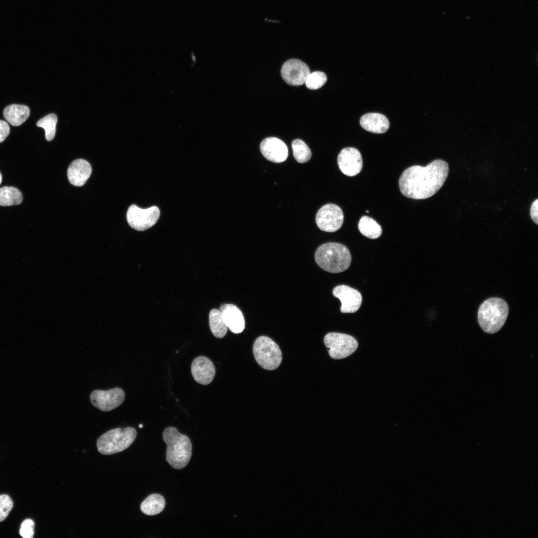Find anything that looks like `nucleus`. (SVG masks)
Listing matches in <instances>:
<instances>
[{
    "instance_id": "f257e3e1",
    "label": "nucleus",
    "mask_w": 538,
    "mask_h": 538,
    "mask_svg": "<svg viewBox=\"0 0 538 538\" xmlns=\"http://www.w3.org/2000/svg\"><path fill=\"white\" fill-rule=\"evenodd\" d=\"M449 172L447 163L432 161L425 166L413 165L406 169L399 181L401 193L414 199H424L434 195L442 186Z\"/></svg>"
},
{
    "instance_id": "f03ea898",
    "label": "nucleus",
    "mask_w": 538,
    "mask_h": 538,
    "mask_svg": "<svg viewBox=\"0 0 538 538\" xmlns=\"http://www.w3.org/2000/svg\"><path fill=\"white\" fill-rule=\"evenodd\" d=\"M163 439L166 444V460L174 468L181 469L189 462L192 454L190 439L180 433L173 426L166 428L163 432Z\"/></svg>"
},
{
    "instance_id": "7ed1b4c3",
    "label": "nucleus",
    "mask_w": 538,
    "mask_h": 538,
    "mask_svg": "<svg viewBox=\"0 0 538 538\" xmlns=\"http://www.w3.org/2000/svg\"><path fill=\"white\" fill-rule=\"evenodd\" d=\"M318 266L325 271L338 273L346 270L350 265L351 256L348 249L337 243L330 242L319 246L315 253Z\"/></svg>"
},
{
    "instance_id": "20e7f679",
    "label": "nucleus",
    "mask_w": 538,
    "mask_h": 538,
    "mask_svg": "<svg viewBox=\"0 0 538 538\" xmlns=\"http://www.w3.org/2000/svg\"><path fill=\"white\" fill-rule=\"evenodd\" d=\"M508 313L509 307L504 299L497 297L489 298L479 308V324L486 333H496L504 325Z\"/></svg>"
},
{
    "instance_id": "39448f33",
    "label": "nucleus",
    "mask_w": 538,
    "mask_h": 538,
    "mask_svg": "<svg viewBox=\"0 0 538 538\" xmlns=\"http://www.w3.org/2000/svg\"><path fill=\"white\" fill-rule=\"evenodd\" d=\"M136 436V431L132 427L110 430L102 434L97 440L98 450L104 455L121 452L133 443Z\"/></svg>"
},
{
    "instance_id": "423d86ee",
    "label": "nucleus",
    "mask_w": 538,
    "mask_h": 538,
    "mask_svg": "<svg viewBox=\"0 0 538 538\" xmlns=\"http://www.w3.org/2000/svg\"><path fill=\"white\" fill-rule=\"evenodd\" d=\"M253 354L258 364L268 370L276 369L282 360L279 346L271 339L265 336H261L255 340Z\"/></svg>"
},
{
    "instance_id": "0eeeda50",
    "label": "nucleus",
    "mask_w": 538,
    "mask_h": 538,
    "mask_svg": "<svg viewBox=\"0 0 538 538\" xmlns=\"http://www.w3.org/2000/svg\"><path fill=\"white\" fill-rule=\"evenodd\" d=\"M324 343L329 349V356L335 359L348 357L356 351L358 345L353 336L337 332L327 334L324 338Z\"/></svg>"
},
{
    "instance_id": "6e6552de",
    "label": "nucleus",
    "mask_w": 538,
    "mask_h": 538,
    "mask_svg": "<svg viewBox=\"0 0 538 538\" xmlns=\"http://www.w3.org/2000/svg\"><path fill=\"white\" fill-rule=\"evenodd\" d=\"M159 215V210L156 206L142 209L133 204L128 210L127 219L132 228L142 231L153 226L157 221Z\"/></svg>"
},
{
    "instance_id": "1a4fd4ad",
    "label": "nucleus",
    "mask_w": 538,
    "mask_h": 538,
    "mask_svg": "<svg viewBox=\"0 0 538 538\" xmlns=\"http://www.w3.org/2000/svg\"><path fill=\"white\" fill-rule=\"evenodd\" d=\"M315 220L317 226L321 230L334 232L341 227L344 221V215L340 207L329 203L323 206L318 210Z\"/></svg>"
},
{
    "instance_id": "9d476101",
    "label": "nucleus",
    "mask_w": 538,
    "mask_h": 538,
    "mask_svg": "<svg viewBox=\"0 0 538 538\" xmlns=\"http://www.w3.org/2000/svg\"><path fill=\"white\" fill-rule=\"evenodd\" d=\"M124 391L119 388L109 390H95L90 395L92 404L103 411L112 410L120 405L125 400Z\"/></svg>"
},
{
    "instance_id": "9b49d317",
    "label": "nucleus",
    "mask_w": 538,
    "mask_h": 538,
    "mask_svg": "<svg viewBox=\"0 0 538 538\" xmlns=\"http://www.w3.org/2000/svg\"><path fill=\"white\" fill-rule=\"evenodd\" d=\"M308 66L302 61L291 59L286 61L281 69V77L287 84L292 86L305 83L310 74Z\"/></svg>"
},
{
    "instance_id": "f8f14e48",
    "label": "nucleus",
    "mask_w": 538,
    "mask_h": 538,
    "mask_svg": "<svg viewBox=\"0 0 538 538\" xmlns=\"http://www.w3.org/2000/svg\"><path fill=\"white\" fill-rule=\"evenodd\" d=\"M337 161L341 172L349 176L359 174L363 166L361 154L354 147L343 148L338 155Z\"/></svg>"
},
{
    "instance_id": "ddd939ff",
    "label": "nucleus",
    "mask_w": 538,
    "mask_h": 538,
    "mask_svg": "<svg viewBox=\"0 0 538 538\" xmlns=\"http://www.w3.org/2000/svg\"><path fill=\"white\" fill-rule=\"evenodd\" d=\"M332 293L341 302V312L354 313L360 308L362 297L359 291L346 285H340L334 288Z\"/></svg>"
},
{
    "instance_id": "4468645a",
    "label": "nucleus",
    "mask_w": 538,
    "mask_h": 538,
    "mask_svg": "<svg viewBox=\"0 0 538 538\" xmlns=\"http://www.w3.org/2000/svg\"><path fill=\"white\" fill-rule=\"evenodd\" d=\"M260 150L266 159L273 162H282L288 157L287 146L276 137H269L264 139L261 143Z\"/></svg>"
},
{
    "instance_id": "2eb2a0df",
    "label": "nucleus",
    "mask_w": 538,
    "mask_h": 538,
    "mask_svg": "<svg viewBox=\"0 0 538 538\" xmlns=\"http://www.w3.org/2000/svg\"><path fill=\"white\" fill-rule=\"evenodd\" d=\"M191 371L194 379L198 383L206 385L213 380L215 368L213 363L205 356H199L193 361Z\"/></svg>"
},
{
    "instance_id": "dca6fc26",
    "label": "nucleus",
    "mask_w": 538,
    "mask_h": 538,
    "mask_svg": "<svg viewBox=\"0 0 538 538\" xmlns=\"http://www.w3.org/2000/svg\"><path fill=\"white\" fill-rule=\"evenodd\" d=\"M223 320L233 333H241L245 329V322L242 311L232 304H223L220 307Z\"/></svg>"
},
{
    "instance_id": "f3484780",
    "label": "nucleus",
    "mask_w": 538,
    "mask_h": 538,
    "mask_svg": "<svg viewBox=\"0 0 538 538\" xmlns=\"http://www.w3.org/2000/svg\"><path fill=\"white\" fill-rule=\"evenodd\" d=\"M92 172L90 164L83 159L74 160L67 170L69 181L76 186H82L86 183Z\"/></svg>"
},
{
    "instance_id": "a211bd4d",
    "label": "nucleus",
    "mask_w": 538,
    "mask_h": 538,
    "mask_svg": "<svg viewBox=\"0 0 538 538\" xmlns=\"http://www.w3.org/2000/svg\"><path fill=\"white\" fill-rule=\"evenodd\" d=\"M360 123L364 129L375 134L385 133L390 126L389 121L387 117L377 113L365 114L361 117Z\"/></svg>"
},
{
    "instance_id": "6ab92c4d",
    "label": "nucleus",
    "mask_w": 538,
    "mask_h": 538,
    "mask_svg": "<svg viewBox=\"0 0 538 538\" xmlns=\"http://www.w3.org/2000/svg\"><path fill=\"white\" fill-rule=\"evenodd\" d=\"M30 114L29 108L23 105L12 104L5 108L3 115L5 120L13 126L23 123Z\"/></svg>"
},
{
    "instance_id": "aec40b11",
    "label": "nucleus",
    "mask_w": 538,
    "mask_h": 538,
    "mask_svg": "<svg viewBox=\"0 0 538 538\" xmlns=\"http://www.w3.org/2000/svg\"><path fill=\"white\" fill-rule=\"evenodd\" d=\"M165 501L161 495L153 494L149 495L141 504L140 510L145 515L158 514L164 509Z\"/></svg>"
},
{
    "instance_id": "412c9836",
    "label": "nucleus",
    "mask_w": 538,
    "mask_h": 538,
    "mask_svg": "<svg viewBox=\"0 0 538 538\" xmlns=\"http://www.w3.org/2000/svg\"><path fill=\"white\" fill-rule=\"evenodd\" d=\"M358 228L363 235L370 239L378 238L382 233L381 226L375 220L366 216L360 219Z\"/></svg>"
},
{
    "instance_id": "4be33fe9",
    "label": "nucleus",
    "mask_w": 538,
    "mask_h": 538,
    "mask_svg": "<svg viewBox=\"0 0 538 538\" xmlns=\"http://www.w3.org/2000/svg\"><path fill=\"white\" fill-rule=\"evenodd\" d=\"M209 322L210 330L214 336L222 338L225 336L228 328L223 320L220 310L213 309L210 311Z\"/></svg>"
},
{
    "instance_id": "5701e85b",
    "label": "nucleus",
    "mask_w": 538,
    "mask_h": 538,
    "mask_svg": "<svg viewBox=\"0 0 538 538\" xmlns=\"http://www.w3.org/2000/svg\"><path fill=\"white\" fill-rule=\"evenodd\" d=\"M22 199L21 193L15 187L5 186L0 188V206L18 205Z\"/></svg>"
},
{
    "instance_id": "b1692460",
    "label": "nucleus",
    "mask_w": 538,
    "mask_h": 538,
    "mask_svg": "<svg viewBox=\"0 0 538 538\" xmlns=\"http://www.w3.org/2000/svg\"><path fill=\"white\" fill-rule=\"evenodd\" d=\"M293 156L299 163L307 162L311 157V152L308 146L302 140L296 139L291 143Z\"/></svg>"
},
{
    "instance_id": "393cba45",
    "label": "nucleus",
    "mask_w": 538,
    "mask_h": 538,
    "mask_svg": "<svg viewBox=\"0 0 538 538\" xmlns=\"http://www.w3.org/2000/svg\"><path fill=\"white\" fill-rule=\"evenodd\" d=\"M57 121L56 115L50 114L40 119L36 123L37 127L44 129L45 138L47 141L52 140L55 136Z\"/></svg>"
},
{
    "instance_id": "a878e982",
    "label": "nucleus",
    "mask_w": 538,
    "mask_h": 538,
    "mask_svg": "<svg viewBox=\"0 0 538 538\" xmlns=\"http://www.w3.org/2000/svg\"><path fill=\"white\" fill-rule=\"evenodd\" d=\"M326 81L327 76L324 73L315 71L309 74L305 83L308 89L316 90L321 87Z\"/></svg>"
},
{
    "instance_id": "bb28decb",
    "label": "nucleus",
    "mask_w": 538,
    "mask_h": 538,
    "mask_svg": "<svg viewBox=\"0 0 538 538\" xmlns=\"http://www.w3.org/2000/svg\"><path fill=\"white\" fill-rule=\"evenodd\" d=\"M12 507L13 502L8 495H0V522L7 517Z\"/></svg>"
},
{
    "instance_id": "cd10ccee",
    "label": "nucleus",
    "mask_w": 538,
    "mask_h": 538,
    "mask_svg": "<svg viewBox=\"0 0 538 538\" xmlns=\"http://www.w3.org/2000/svg\"><path fill=\"white\" fill-rule=\"evenodd\" d=\"M34 522L26 519L21 524L19 531L20 536L24 538H32L34 535Z\"/></svg>"
},
{
    "instance_id": "c85d7f7f",
    "label": "nucleus",
    "mask_w": 538,
    "mask_h": 538,
    "mask_svg": "<svg viewBox=\"0 0 538 538\" xmlns=\"http://www.w3.org/2000/svg\"><path fill=\"white\" fill-rule=\"evenodd\" d=\"M9 132L10 129L8 124L5 121L0 120V143L6 138Z\"/></svg>"
},
{
    "instance_id": "c756f323",
    "label": "nucleus",
    "mask_w": 538,
    "mask_h": 538,
    "mask_svg": "<svg viewBox=\"0 0 538 538\" xmlns=\"http://www.w3.org/2000/svg\"><path fill=\"white\" fill-rule=\"evenodd\" d=\"M530 215L532 219L536 224H538V199L534 201L531 206Z\"/></svg>"
},
{
    "instance_id": "7c9ffc66",
    "label": "nucleus",
    "mask_w": 538,
    "mask_h": 538,
    "mask_svg": "<svg viewBox=\"0 0 538 538\" xmlns=\"http://www.w3.org/2000/svg\"><path fill=\"white\" fill-rule=\"evenodd\" d=\"M1 179H2V176H1V174L0 173V184L1 182Z\"/></svg>"
},
{
    "instance_id": "2f4dec72",
    "label": "nucleus",
    "mask_w": 538,
    "mask_h": 538,
    "mask_svg": "<svg viewBox=\"0 0 538 538\" xmlns=\"http://www.w3.org/2000/svg\"><path fill=\"white\" fill-rule=\"evenodd\" d=\"M142 426H142V424H139V428H142Z\"/></svg>"
}]
</instances>
